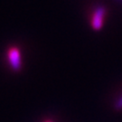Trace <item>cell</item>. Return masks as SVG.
<instances>
[{
	"instance_id": "277c9868",
	"label": "cell",
	"mask_w": 122,
	"mask_h": 122,
	"mask_svg": "<svg viewBox=\"0 0 122 122\" xmlns=\"http://www.w3.org/2000/svg\"><path fill=\"white\" fill-rule=\"evenodd\" d=\"M45 122H52V120H47V121H45Z\"/></svg>"
},
{
	"instance_id": "7a4b0ae2",
	"label": "cell",
	"mask_w": 122,
	"mask_h": 122,
	"mask_svg": "<svg viewBox=\"0 0 122 122\" xmlns=\"http://www.w3.org/2000/svg\"><path fill=\"white\" fill-rule=\"evenodd\" d=\"M106 15V8L104 6H98L92 14V27L93 30L100 31L104 24V17Z\"/></svg>"
},
{
	"instance_id": "6da1fadb",
	"label": "cell",
	"mask_w": 122,
	"mask_h": 122,
	"mask_svg": "<svg viewBox=\"0 0 122 122\" xmlns=\"http://www.w3.org/2000/svg\"><path fill=\"white\" fill-rule=\"evenodd\" d=\"M7 59L10 67L15 71H19L22 67L21 52L17 47H11L7 52Z\"/></svg>"
},
{
	"instance_id": "3957f363",
	"label": "cell",
	"mask_w": 122,
	"mask_h": 122,
	"mask_svg": "<svg viewBox=\"0 0 122 122\" xmlns=\"http://www.w3.org/2000/svg\"><path fill=\"white\" fill-rule=\"evenodd\" d=\"M114 108L117 110H121L122 109V96L116 100V102L114 104Z\"/></svg>"
}]
</instances>
